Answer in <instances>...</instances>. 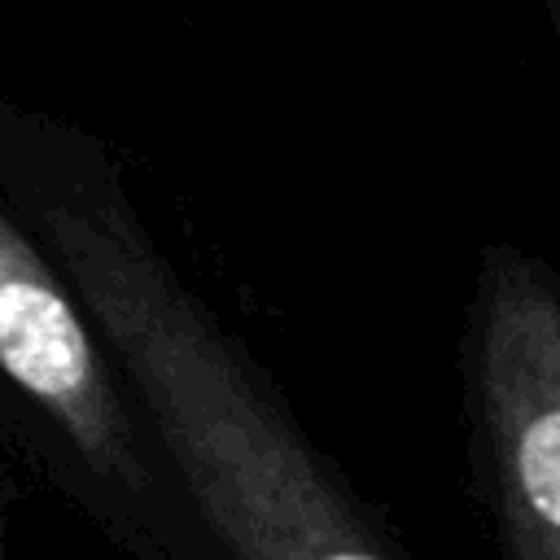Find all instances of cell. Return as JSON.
<instances>
[{
	"label": "cell",
	"instance_id": "6da1fadb",
	"mask_svg": "<svg viewBox=\"0 0 560 560\" xmlns=\"http://www.w3.org/2000/svg\"><path fill=\"white\" fill-rule=\"evenodd\" d=\"M4 179L236 560H407L114 197Z\"/></svg>",
	"mask_w": 560,
	"mask_h": 560
},
{
	"label": "cell",
	"instance_id": "7a4b0ae2",
	"mask_svg": "<svg viewBox=\"0 0 560 560\" xmlns=\"http://www.w3.org/2000/svg\"><path fill=\"white\" fill-rule=\"evenodd\" d=\"M464 385L503 560H560V280L512 241L481 254Z\"/></svg>",
	"mask_w": 560,
	"mask_h": 560
},
{
	"label": "cell",
	"instance_id": "3957f363",
	"mask_svg": "<svg viewBox=\"0 0 560 560\" xmlns=\"http://www.w3.org/2000/svg\"><path fill=\"white\" fill-rule=\"evenodd\" d=\"M0 372L35 398L79 459L118 490H144L136 433L70 284L0 210Z\"/></svg>",
	"mask_w": 560,
	"mask_h": 560
},
{
	"label": "cell",
	"instance_id": "277c9868",
	"mask_svg": "<svg viewBox=\"0 0 560 560\" xmlns=\"http://www.w3.org/2000/svg\"><path fill=\"white\" fill-rule=\"evenodd\" d=\"M547 13H551V22H556V35H560V0H547Z\"/></svg>",
	"mask_w": 560,
	"mask_h": 560
}]
</instances>
